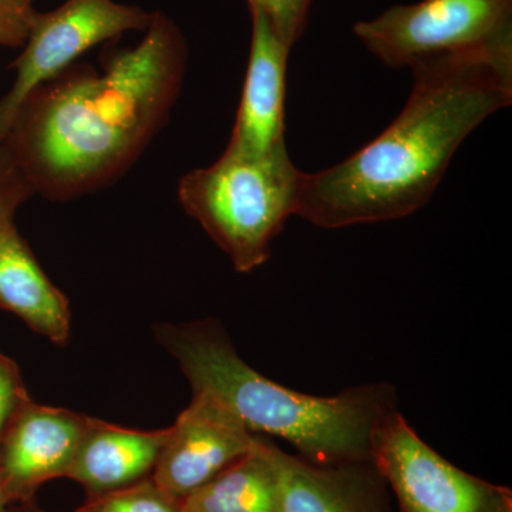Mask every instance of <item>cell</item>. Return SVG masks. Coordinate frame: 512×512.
I'll return each mask as SVG.
<instances>
[{
  "label": "cell",
  "mask_w": 512,
  "mask_h": 512,
  "mask_svg": "<svg viewBox=\"0 0 512 512\" xmlns=\"http://www.w3.org/2000/svg\"><path fill=\"white\" fill-rule=\"evenodd\" d=\"M168 429L134 430L90 417L67 478L87 498L123 490L153 476Z\"/></svg>",
  "instance_id": "obj_12"
},
{
  "label": "cell",
  "mask_w": 512,
  "mask_h": 512,
  "mask_svg": "<svg viewBox=\"0 0 512 512\" xmlns=\"http://www.w3.org/2000/svg\"><path fill=\"white\" fill-rule=\"evenodd\" d=\"M29 399L19 366L15 360L0 352V443L10 421Z\"/></svg>",
  "instance_id": "obj_18"
},
{
  "label": "cell",
  "mask_w": 512,
  "mask_h": 512,
  "mask_svg": "<svg viewBox=\"0 0 512 512\" xmlns=\"http://www.w3.org/2000/svg\"><path fill=\"white\" fill-rule=\"evenodd\" d=\"M269 439L259 436L251 453L181 500V512H282Z\"/></svg>",
  "instance_id": "obj_14"
},
{
  "label": "cell",
  "mask_w": 512,
  "mask_h": 512,
  "mask_svg": "<svg viewBox=\"0 0 512 512\" xmlns=\"http://www.w3.org/2000/svg\"><path fill=\"white\" fill-rule=\"evenodd\" d=\"M0 309L18 316L55 345L69 340V301L47 278L15 220L0 225Z\"/></svg>",
  "instance_id": "obj_13"
},
{
  "label": "cell",
  "mask_w": 512,
  "mask_h": 512,
  "mask_svg": "<svg viewBox=\"0 0 512 512\" xmlns=\"http://www.w3.org/2000/svg\"><path fill=\"white\" fill-rule=\"evenodd\" d=\"M397 119L339 164L303 174L296 215L320 228L399 220L429 202L473 130L512 101L510 45L427 57Z\"/></svg>",
  "instance_id": "obj_2"
},
{
  "label": "cell",
  "mask_w": 512,
  "mask_h": 512,
  "mask_svg": "<svg viewBox=\"0 0 512 512\" xmlns=\"http://www.w3.org/2000/svg\"><path fill=\"white\" fill-rule=\"evenodd\" d=\"M156 335L177 359L192 392L210 394L251 433L288 441L313 464L373 461L377 436L397 412L396 389L389 383L322 397L272 382L239 357L215 320L160 325Z\"/></svg>",
  "instance_id": "obj_3"
},
{
  "label": "cell",
  "mask_w": 512,
  "mask_h": 512,
  "mask_svg": "<svg viewBox=\"0 0 512 512\" xmlns=\"http://www.w3.org/2000/svg\"><path fill=\"white\" fill-rule=\"evenodd\" d=\"M282 512H392L389 485L373 461L320 466L269 441Z\"/></svg>",
  "instance_id": "obj_11"
},
{
  "label": "cell",
  "mask_w": 512,
  "mask_h": 512,
  "mask_svg": "<svg viewBox=\"0 0 512 512\" xmlns=\"http://www.w3.org/2000/svg\"><path fill=\"white\" fill-rule=\"evenodd\" d=\"M36 12L33 0H0V46L25 45Z\"/></svg>",
  "instance_id": "obj_19"
},
{
  "label": "cell",
  "mask_w": 512,
  "mask_h": 512,
  "mask_svg": "<svg viewBox=\"0 0 512 512\" xmlns=\"http://www.w3.org/2000/svg\"><path fill=\"white\" fill-rule=\"evenodd\" d=\"M303 174L286 147L265 156L227 150L181 178L178 200L242 274L264 265L271 244L296 215Z\"/></svg>",
  "instance_id": "obj_4"
},
{
  "label": "cell",
  "mask_w": 512,
  "mask_h": 512,
  "mask_svg": "<svg viewBox=\"0 0 512 512\" xmlns=\"http://www.w3.org/2000/svg\"><path fill=\"white\" fill-rule=\"evenodd\" d=\"M258 434L251 433L227 406L207 393H194L190 406L168 427L154 483L180 503L222 471L251 453Z\"/></svg>",
  "instance_id": "obj_8"
},
{
  "label": "cell",
  "mask_w": 512,
  "mask_h": 512,
  "mask_svg": "<svg viewBox=\"0 0 512 512\" xmlns=\"http://www.w3.org/2000/svg\"><path fill=\"white\" fill-rule=\"evenodd\" d=\"M12 505L9 504L8 498L3 493L2 487H0V512H8Z\"/></svg>",
  "instance_id": "obj_21"
},
{
  "label": "cell",
  "mask_w": 512,
  "mask_h": 512,
  "mask_svg": "<svg viewBox=\"0 0 512 512\" xmlns=\"http://www.w3.org/2000/svg\"><path fill=\"white\" fill-rule=\"evenodd\" d=\"M251 13L248 69L227 148L265 156L286 147V70L291 47L276 35L264 13L256 9H251Z\"/></svg>",
  "instance_id": "obj_10"
},
{
  "label": "cell",
  "mask_w": 512,
  "mask_h": 512,
  "mask_svg": "<svg viewBox=\"0 0 512 512\" xmlns=\"http://www.w3.org/2000/svg\"><path fill=\"white\" fill-rule=\"evenodd\" d=\"M74 512H181L180 504L158 488L153 478L123 490L87 498Z\"/></svg>",
  "instance_id": "obj_15"
},
{
  "label": "cell",
  "mask_w": 512,
  "mask_h": 512,
  "mask_svg": "<svg viewBox=\"0 0 512 512\" xmlns=\"http://www.w3.org/2000/svg\"><path fill=\"white\" fill-rule=\"evenodd\" d=\"M89 421L32 399L20 407L0 443V487L10 505L33 503L47 481L67 478Z\"/></svg>",
  "instance_id": "obj_9"
},
{
  "label": "cell",
  "mask_w": 512,
  "mask_h": 512,
  "mask_svg": "<svg viewBox=\"0 0 512 512\" xmlns=\"http://www.w3.org/2000/svg\"><path fill=\"white\" fill-rule=\"evenodd\" d=\"M153 13L114 0H64L52 12H36L25 49L16 60V79L0 99V137H5L20 104L77 57L130 30H147Z\"/></svg>",
  "instance_id": "obj_7"
},
{
  "label": "cell",
  "mask_w": 512,
  "mask_h": 512,
  "mask_svg": "<svg viewBox=\"0 0 512 512\" xmlns=\"http://www.w3.org/2000/svg\"><path fill=\"white\" fill-rule=\"evenodd\" d=\"M67 67L23 100L5 143L33 194L72 200L126 173L173 109L183 84L187 43L153 13L133 49Z\"/></svg>",
  "instance_id": "obj_1"
},
{
  "label": "cell",
  "mask_w": 512,
  "mask_h": 512,
  "mask_svg": "<svg viewBox=\"0 0 512 512\" xmlns=\"http://www.w3.org/2000/svg\"><path fill=\"white\" fill-rule=\"evenodd\" d=\"M33 194L28 180L0 137V225L15 220L16 210Z\"/></svg>",
  "instance_id": "obj_17"
},
{
  "label": "cell",
  "mask_w": 512,
  "mask_h": 512,
  "mask_svg": "<svg viewBox=\"0 0 512 512\" xmlns=\"http://www.w3.org/2000/svg\"><path fill=\"white\" fill-rule=\"evenodd\" d=\"M392 69L427 57L474 52L512 43V0H421L393 6L353 29Z\"/></svg>",
  "instance_id": "obj_5"
},
{
  "label": "cell",
  "mask_w": 512,
  "mask_h": 512,
  "mask_svg": "<svg viewBox=\"0 0 512 512\" xmlns=\"http://www.w3.org/2000/svg\"><path fill=\"white\" fill-rule=\"evenodd\" d=\"M8 512H47V511L40 510V508H37L35 504L29 503V504L12 505V507L9 508Z\"/></svg>",
  "instance_id": "obj_20"
},
{
  "label": "cell",
  "mask_w": 512,
  "mask_h": 512,
  "mask_svg": "<svg viewBox=\"0 0 512 512\" xmlns=\"http://www.w3.org/2000/svg\"><path fill=\"white\" fill-rule=\"evenodd\" d=\"M248 3L249 8L264 13L276 35L292 49L305 30L312 0H248Z\"/></svg>",
  "instance_id": "obj_16"
},
{
  "label": "cell",
  "mask_w": 512,
  "mask_h": 512,
  "mask_svg": "<svg viewBox=\"0 0 512 512\" xmlns=\"http://www.w3.org/2000/svg\"><path fill=\"white\" fill-rule=\"evenodd\" d=\"M373 463L400 512H512L510 488L451 464L420 439L399 410L377 436Z\"/></svg>",
  "instance_id": "obj_6"
}]
</instances>
